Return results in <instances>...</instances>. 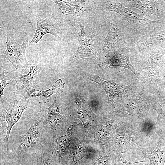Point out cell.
<instances>
[{"label": "cell", "instance_id": "1", "mask_svg": "<svg viewBox=\"0 0 165 165\" xmlns=\"http://www.w3.org/2000/svg\"><path fill=\"white\" fill-rule=\"evenodd\" d=\"M151 101L146 92L140 91L134 98L127 99L123 106L115 111V114L126 124L137 127L140 130L146 121Z\"/></svg>", "mask_w": 165, "mask_h": 165}, {"label": "cell", "instance_id": "2", "mask_svg": "<svg viewBox=\"0 0 165 165\" xmlns=\"http://www.w3.org/2000/svg\"><path fill=\"white\" fill-rule=\"evenodd\" d=\"M74 27L75 33H71L76 35L79 42V47L75 53L69 60L70 64L73 63L81 58L89 57L100 60L101 57L97 52L94 44L96 35H90L86 33L84 26L83 18L80 17L75 20Z\"/></svg>", "mask_w": 165, "mask_h": 165}, {"label": "cell", "instance_id": "3", "mask_svg": "<svg viewBox=\"0 0 165 165\" xmlns=\"http://www.w3.org/2000/svg\"><path fill=\"white\" fill-rule=\"evenodd\" d=\"M116 132L111 142L113 146L122 150L136 149L141 146L147 136L141 130L135 131L127 128L117 117L115 123Z\"/></svg>", "mask_w": 165, "mask_h": 165}, {"label": "cell", "instance_id": "4", "mask_svg": "<svg viewBox=\"0 0 165 165\" xmlns=\"http://www.w3.org/2000/svg\"><path fill=\"white\" fill-rule=\"evenodd\" d=\"M87 77L104 89L107 95L108 105L111 107H114L119 104L122 107L129 94L133 92L132 86H126L113 80H104L98 75L89 74L87 75Z\"/></svg>", "mask_w": 165, "mask_h": 165}, {"label": "cell", "instance_id": "5", "mask_svg": "<svg viewBox=\"0 0 165 165\" xmlns=\"http://www.w3.org/2000/svg\"><path fill=\"white\" fill-rule=\"evenodd\" d=\"M44 130L42 123L36 116L26 133L22 135L15 136L18 143V154L40 152L43 145L42 138Z\"/></svg>", "mask_w": 165, "mask_h": 165}, {"label": "cell", "instance_id": "6", "mask_svg": "<svg viewBox=\"0 0 165 165\" xmlns=\"http://www.w3.org/2000/svg\"><path fill=\"white\" fill-rule=\"evenodd\" d=\"M0 105L6 110V120L7 127L6 136L2 144L8 151L9 140L12 127L20 119L25 109L33 107V105L27 97H25L20 101L12 99L1 98Z\"/></svg>", "mask_w": 165, "mask_h": 165}, {"label": "cell", "instance_id": "7", "mask_svg": "<svg viewBox=\"0 0 165 165\" xmlns=\"http://www.w3.org/2000/svg\"><path fill=\"white\" fill-rule=\"evenodd\" d=\"M6 49L2 56L9 61L20 73L28 72L30 66L27 60L25 52L26 43L20 44L15 40L13 34L7 35Z\"/></svg>", "mask_w": 165, "mask_h": 165}, {"label": "cell", "instance_id": "8", "mask_svg": "<svg viewBox=\"0 0 165 165\" xmlns=\"http://www.w3.org/2000/svg\"><path fill=\"white\" fill-rule=\"evenodd\" d=\"M41 70L38 65L32 66L28 73L21 74L17 71H10L9 74L13 77L17 86L16 94L25 96L28 92L31 89H40L42 86L39 79V74Z\"/></svg>", "mask_w": 165, "mask_h": 165}, {"label": "cell", "instance_id": "9", "mask_svg": "<svg viewBox=\"0 0 165 165\" xmlns=\"http://www.w3.org/2000/svg\"><path fill=\"white\" fill-rule=\"evenodd\" d=\"M56 97L57 95L49 107L41 108L36 116L42 123L44 130L53 133L60 127L63 119L62 111L56 102Z\"/></svg>", "mask_w": 165, "mask_h": 165}, {"label": "cell", "instance_id": "10", "mask_svg": "<svg viewBox=\"0 0 165 165\" xmlns=\"http://www.w3.org/2000/svg\"><path fill=\"white\" fill-rule=\"evenodd\" d=\"M36 31L31 43L37 44L41 41L43 36L46 34H51L57 40L61 41V38L58 35L61 32L60 22L54 20L51 16L43 19L36 15Z\"/></svg>", "mask_w": 165, "mask_h": 165}, {"label": "cell", "instance_id": "11", "mask_svg": "<svg viewBox=\"0 0 165 165\" xmlns=\"http://www.w3.org/2000/svg\"><path fill=\"white\" fill-rule=\"evenodd\" d=\"M114 66H118L127 68L134 73L139 79H143V77L132 65L130 61L129 50H127L118 51L111 58L104 62L97 64L95 69L101 73L108 68Z\"/></svg>", "mask_w": 165, "mask_h": 165}, {"label": "cell", "instance_id": "12", "mask_svg": "<svg viewBox=\"0 0 165 165\" xmlns=\"http://www.w3.org/2000/svg\"><path fill=\"white\" fill-rule=\"evenodd\" d=\"M78 94L77 93L75 100L77 108L75 119L79 118L82 121L87 136L96 124V118L89 103L84 99L80 100Z\"/></svg>", "mask_w": 165, "mask_h": 165}, {"label": "cell", "instance_id": "13", "mask_svg": "<svg viewBox=\"0 0 165 165\" xmlns=\"http://www.w3.org/2000/svg\"><path fill=\"white\" fill-rule=\"evenodd\" d=\"M117 118L108 117L104 119L95 133L94 138L95 141L103 145L111 142L115 134Z\"/></svg>", "mask_w": 165, "mask_h": 165}, {"label": "cell", "instance_id": "14", "mask_svg": "<svg viewBox=\"0 0 165 165\" xmlns=\"http://www.w3.org/2000/svg\"><path fill=\"white\" fill-rule=\"evenodd\" d=\"M73 127L72 125L64 129L54 141L55 152L60 160L63 159L69 151L72 138Z\"/></svg>", "mask_w": 165, "mask_h": 165}, {"label": "cell", "instance_id": "15", "mask_svg": "<svg viewBox=\"0 0 165 165\" xmlns=\"http://www.w3.org/2000/svg\"><path fill=\"white\" fill-rule=\"evenodd\" d=\"M78 3L75 5L62 0H53L64 14H73L79 16L85 11L93 9V0H75Z\"/></svg>", "mask_w": 165, "mask_h": 165}, {"label": "cell", "instance_id": "16", "mask_svg": "<svg viewBox=\"0 0 165 165\" xmlns=\"http://www.w3.org/2000/svg\"><path fill=\"white\" fill-rule=\"evenodd\" d=\"M118 13L123 20L128 21L133 27L148 28L152 27L155 21L146 18L144 14L138 13L122 5Z\"/></svg>", "mask_w": 165, "mask_h": 165}, {"label": "cell", "instance_id": "17", "mask_svg": "<svg viewBox=\"0 0 165 165\" xmlns=\"http://www.w3.org/2000/svg\"><path fill=\"white\" fill-rule=\"evenodd\" d=\"M65 83L61 79H59L50 89L43 91L38 89L30 90L26 93V96L28 97L42 96L45 98L43 102L45 103L48 102L53 94H61L64 90Z\"/></svg>", "mask_w": 165, "mask_h": 165}, {"label": "cell", "instance_id": "18", "mask_svg": "<svg viewBox=\"0 0 165 165\" xmlns=\"http://www.w3.org/2000/svg\"><path fill=\"white\" fill-rule=\"evenodd\" d=\"M120 40L119 28L115 24L111 23L110 30L102 43V51L105 54H108L114 50L116 44Z\"/></svg>", "mask_w": 165, "mask_h": 165}, {"label": "cell", "instance_id": "19", "mask_svg": "<svg viewBox=\"0 0 165 165\" xmlns=\"http://www.w3.org/2000/svg\"><path fill=\"white\" fill-rule=\"evenodd\" d=\"M145 157L149 159V165H164L165 163V143L161 138L157 146L152 152L144 153Z\"/></svg>", "mask_w": 165, "mask_h": 165}, {"label": "cell", "instance_id": "20", "mask_svg": "<svg viewBox=\"0 0 165 165\" xmlns=\"http://www.w3.org/2000/svg\"><path fill=\"white\" fill-rule=\"evenodd\" d=\"M122 1L127 6L139 9L145 15H155L158 9L156 8V1L153 0H125Z\"/></svg>", "mask_w": 165, "mask_h": 165}, {"label": "cell", "instance_id": "21", "mask_svg": "<svg viewBox=\"0 0 165 165\" xmlns=\"http://www.w3.org/2000/svg\"><path fill=\"white\" fill-rule=\"evenodd\" d=\"M114 148L111 142L102 146L93 165H111L113 157L115 154Z\"/></svg>", "mask_w": 165, "mask_h": 165}, {"label": "cell", "instance_id": "22", "mask_svg": "<svg viewBox=\"0 0 165 165\" xmlns=\"http://www.w3.org/2000/svg\"><path fill=\"white\" fill-rule=\"evenodd\" d=\"M86 146L81 142L77 143L72 149L69 158L72 165H76L86 154Z\"/></svg>", "mask_w": 165, "mask_h": 165}, {"label": "cell", "instance_id": "23", "mask_svg": "<svg viewBox=\"0 0 165 165\" xmlns=\"http://www.w3.org/2000/svg\"><path fill=\"white\" fill-rule=\"evenodd\" d=\"M0 141H4L6 134L7 130V123L6 120V110L5 108L0 105Z\"/></svg>", "mask_w": 165, "mask_h": 165}, {"label": "cell", "instance_id": "24", "mask_svg": "<svg viewBox=\"0 0 165 165\" xmlns=\"http://www.w3.org/2000/svg\"><path fill=\"white\" fill-rule=\"evenodd\" d=\"M7 73L4 67V66L0 67V97L2 96H4L3 94V90L4 88L6 87L8 84H10L7 83V81H10L13 82V79L10 77L5 75V73Z\"/></svg>", "mask_w": 165, "mask_h": 165}, {"label": "cell", "instance_id": "25", "mask_svg": "<svg viewBox=\"0 0 165 165\" xmlns=\"http://www.w3.org/2000/svg\"><path fill=\"white\" fill-rule=\"evenodd\" d=\"M115 160L113 165H136L137 163L145 162V160L137 162H130L126 160L122 152L117 151L115 153Z\"/></svg>", "mask_w": 165, "mask_h": 165}, {"label": "cell", "instance_id": "26", "mask_svg": "<svg viewBox=\"0 0 165 165\" xmlns=\"http://www.w3.org/2000/svg\"><path fill=\"white\" fill-rule=\"evenodd\" d=\"M49 152L48 149L42 145L41 150V162L39 165H53Z\"/></svg>", "mask_w": 165, "mask_h": 165}, {"label": "cell", "instance_id": "27", "mask_svg": "<svg viewBox=\"0 0 165 165\" xmlns=\"http://www.w3.org/2000/svg\"><path fill=\"white\" fill-rule=\"evenodd\" d=\"M161 137V138L163 140L164 143H165V135H162L160 134H159Z\"/></svg>", "mask_w": 165, "mask_h": 165}]
</instances>
